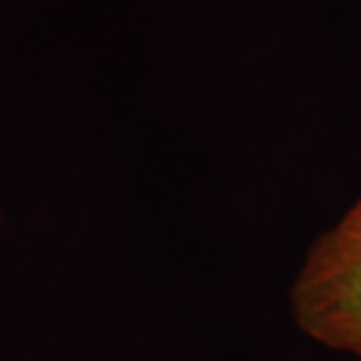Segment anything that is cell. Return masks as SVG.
I'll return each mask as SVG.
<instances>
[{
  "mask_svg": "<svg viewBox=\"0 0 361 361\" xmlns=\"http://www.w3.org/2000/svg\"><path fill=\"white\" fill-rule=\"evenodd\" d=\"M289 305L305 336L361 360V193L311 245Z\"/></svg>",
  "mask_w": 361,
  "mask_h": 361,
  "instance_id": "cell-1",
  "label": "cell"
}]
</instances>
